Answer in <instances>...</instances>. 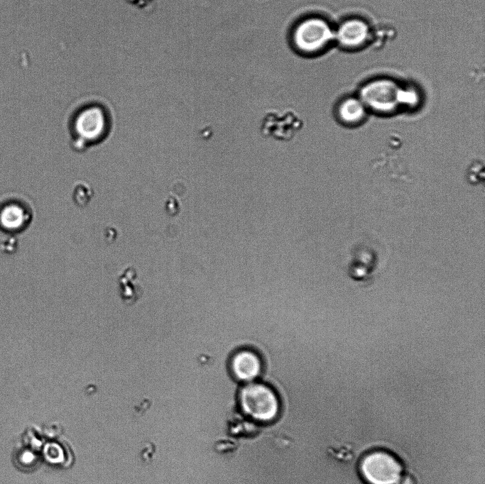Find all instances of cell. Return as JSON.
I'll return each mask as SVG.
<instances>
[{"label": "cell", "mask_w": 485, "mask_h": 484, "mask_svg": "<svg viewBox=\"0 0 485 484\" xmlns=\"http://www.w3.org/2000/svg\"><path fill=\"white\" fill-rule=\"evenodd\" d=\"M238 400L242 412L255 422L269 423L279 415V397L266 382L256 380L244 384L239 389Z\"/></svg>", "instance_id": "obj_1"}, {"label": "cell", "mask_w": 485, "mask_h": 484, "mask_svg": "<svg viewBox=\"0 0 485 484\" xmlns=\"http://www.w3.org/2000/svg\"><path fill=\"white\" fill-rule=\"evenodd\" d=\"M334 38V32L323 18L310 16L298 21L291 31V44L293 48L305 56L320 53Z\"/></svg>", "instance_id": "obj_2"}, {"label": "cell", "mask_w": 485, "mask_h": 484, "mask_svg": "<svg viewBox=\"0 0 485 484\" xmlns=\"http://www.w3.org/2000/svg\"><path fill=\"white\" fill-rule=\"evenodd\" d=\"M358 468L366 484H397L404 474L400 458L382 449L367 451L360 458Z\"/></svg>", "instance_id": "obj_3"}, {"label": "cell", "mask_w": 485, "mask_h": 484, "mask_svg": "<svg viewBox=\"0 0 485 484\" xmlns=\"http://www.w3.org/2000/svg\"><path fill=\"white\" fill-rule=\"evenodd\" d=\"M107 111L102 106L90 104L78 110L71 120L70 130L75 142L90 145L103 140L110 126Z\"/></svg>", "instance_id": "obj_4"}, {"label": "cell", "mask_w": 485, "mask_h": 484, "mask_svg": "<svg viewBox=\"0 0 485 484\" xmlns=\"http://www.w3.org/2000/svg\"><path fill=\"white\" fill-rule=\"evenodd\" d=\"M361 99L362 103L374 110L387 111L400 103H408V90L392 80L378 79L362 87Z\"/></svg>", "instance_id": "obj_5"}, {"label": "cell", "mask_w": 485, "mask_h": 484, "mask_svg": "<svg viewBox=\"0 0 485 484\" xmlns=\"http://www.w3.org/2000/svg\"><path fill=\"white\" fill-rule=\"evenodd\" d=\"M228 368L234 380L246 384L262 376L263 363L256 351L249 347H241L229 356Z\"/></svg>", "instance_id": "obj_6"}, {"label": "cell", "mask_w": 485, "mask_h": 484, "mask_svg": "<svg viewBox=\"0 0 485 484\" xmlns=\"http://www.w3.org/2000/svg\"><path fill=\"white\" fill-rule=\"evenodd\" d=\"M380 262L377 255L372 251H355L347 262L345 270L354 281L366 282L372 280Z\"/></svg>", "instance_id": "obj_7"}, {"label": "cell", "mask_w": 485, "mask_h": 484, "mask_svg": "<svg viewBox=\"0 0 485 484\" xmlns=\"http://www.w3.org/2000/svg\"><path fill=\"white\" fill-rule=\"evenodd\" d=\"M370 34L368 24L359 18L342 22L334 33V38L344 48H352L364 44Z\"/></svg>", "instance_id": "obj_8"}, {"label": "cell", "mask_w": 485, "mask_h": 484, "mask_svg": "<svg viewBox=\"0 0 485 484\" xmlns=\"http://www.w3.org/2000/svg\"><path fill=\"white\" fill-rule=\"evenodd\" d=\"M339 115L346 121L355 122L364 116V106L361 101L348 99L339 106Z\"/></svg>", "instance_id": "obj_9"}, {"label": "cell", "mask_w": 485, "mask_h": 484, "mask_svg": "<svg viewBox=\"0 0 485 484\" xmlns=\"http://www.w3.org/2000/svg\"><path fill=\"white\" fill-rule=\"evenodd\" d=\"M155 0H126L130 4L140 9H148Z\"/></svg>", "instance_id": "obj_10"}, {"label": "cell", "mask_w": 485, "mask_h": 484, "mask_svg": "<svg viewBox=\"0 0 485 484\" xmlns=\"http://www.w3.org/2000/svg\"><path fill=\"white\" fill-rule=\"evenodd\" d=\"M397 484H416V483L411 475L403 474Z\"/></svg>", "instance_id": "obj_11"}]
</instances>
